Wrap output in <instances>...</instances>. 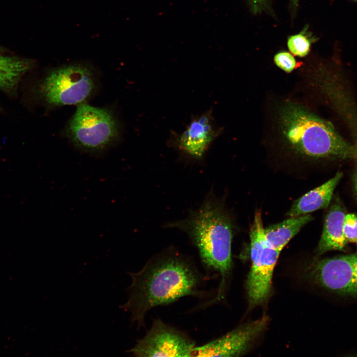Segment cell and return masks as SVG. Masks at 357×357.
<instances>
[{
	"mask_svg": "<svg viewBox=\"0 0 357 357\" xmlns=\"http://www.w3.org/2000/svg\"><path fill=\"white\" fill-rule=\"evenodd\" d=\"M343 232L347 242L357 245V217L353 213L346 214Z\"/></svg>",
	"mask_w": 357,
	"mask_h": 357,
	"instance_id": "2e32d148",
	"label": "cell"
},
{
	"mask_svg": "<svg viewBox=\"0 0 357 357\" xmlns=\"http://www.w3.org/2000/svg\"><path fill=\"white\" fill-rule=\"evenodd\" d=\"M310 45L309 39L301 33L289 37L287 41L290 52L299 57L306 56L310 51Z\"/></svg>",
	"mask_w": 357,
	"mask_h": 357,
	"instance_id": "9a60e30c",
	"label": "cell"
},
{
	"mask_svg": "<svg viewBox=\"0 0 357 357\" xmlns=\"http://www.w3.org/2000/svg\"><path fill=\"white\" fill-rule=\"evenodd\" d=\"M65 132L76 147L90 153L107 150L120 136L119 123L111 110L85 103L78 105Z\"/></svg>",
	"mask_w": 357,
	"mask_h": 357,
	"instance_id": "5b68a950",
	"label": "cell"
},
{
	"mask_svg": "<svg viewBox=\"0 0 357 357\" xmlns=\"http://www.w3.org/2000/svg\"><path fill=\"white\" fill-rule=\"evenodd\" d=\"M279 124L287 144L298 154L357 160V146L347 142L330 122L301 106L285 104L279 113Z\"/></svg>",
	"mask_w": 357,
	"mask_h": 357,
	"instance_id": "7a4b0ae2",
	"label": "cell"
},
{
	"mask_svg": "<svg viewBox=\"0 0 357 357\" xmlns=\"http://www.w3.org/2000/svg\"><path fill=\"white\" fill-rule=\"evenodd\" d=\"M94 68L84 62L66 64L49 70L39 83L38 94L49 108L85 103L96 91Z\"/></svg>",
	"mask_w": 357,
	"mask_h": 357,
	"instance_id": "277c9868",
	"label": "cell"
},
{
	"mask_svg": "<svg viewBox=\"0 0 357 357\" xmlns=\"http://www.w3.org/2000/svg\"><path fill=\"white\" fill-rule=\"evenodd\" d=\"M267 323L264 317L241 326L221 337L195 346L191 357H238L246 352Z\"/></svg>",
	"mask_w": 357,
	"mask_h": 357,
	"instance_id": "30bf717a",
	"label": "cell"
},
{
	"mask_svg": "<svg viewBox=\"0 0 357 357\" xmlns=\"http://www.w3.org/2000/svg\"><path fill=\"white\" fill-rule=\"evenodd\" d=\"M310 276L317 284L338 296L357 298V251L352 254L316 260Z\"/></svg>",
	"mask_w": 357,
	"mask_h": 357,
	"instance_id": "52a82bcc",
	"label": "cell"
},
{
	"mask_svg": "<svg viewBox=\"0 0 357 357\" xmlns=\"http://www.w3.org/2000/svg\"><path fill=\"white\" fill-rule=\"evenodd\" d=\"M354 185L356 194L357 196V169L355 172L354 178Z\"/></svg>",
	"mask_w": 357,
	"mask_h": 357,
	"instance_id": "d6986e66",
	"label": "cell"
},
{
	"mask_svg": "<svg viewBox=\"0 0 357 357\" xmlns=\"http://www.w3.org/2000/svg\"><path fill=\"white\" fill-rule=\"evenodd\" d=\"M168 226L184 231L197 248L204 266L220 274L219 295L232 266L233 227L222 206L209 195L186 219Z\"/></svg>",
	"mask_w": 357,
	"mask_h": 357,
	"instance_id": "3957f363",
	"label": "cell"
},
{
	"mask_svg": "<svg viewBox=\"0 0 357 357\" xmlns=\"http://www.w3.org/2000/svg\"><path fill=\"white\" fill-rule=\"evenodd\" d=\"M274 60L278 67L288 73L291 72L296 64L294 57L287 52L278 53L275 55Z\"/></svg>",
	"mask_w": 357,
	"mask_h": 357,
	"instance_id": "e0dca14e",
	"label": "cell"
},
{
	"mask_svg": "<svg viewBox=\"0 0 357 357\" xmlns=\"http://www.w3.org/2000/svg\"><path fill=\"white\" fill-rule=\"evenodd\" d=\"M251 270L246 282L250 304L264 302L271 291L272 275L280 252L266 240L261 213L256 211L250 230Z\"/></svg>",
	"mask_w": 357,
	"mask_h": 357,
	"instance_id": "8992f818",
	"label": "cell"
},
{
	"mask_svg": "<svg viewBox=\"0 0 357 357\" xmlns=\"http://www.w3.org/2000/svg\"><path fill=\"white\" fill-rule=\"evenodd\" d=\"M342 175V173L338 171L327 181L296 200L286 213V216L298 217L326 208Z\"/></svg>",
	"mask_w": 357,
	"mask_h": 357,
	"instance_id": "7c38bea8",
	"label": "cell"
},
{
	"mask_svg": "<svg viewBox=\"0 0 357 357\" xmlns=\"http://www.w3.org/2000/svg\"><path fill=\"white\" fill-rule=\"evenodd\" d=\"M352 0L357 3V0Z\"/></svg>",
	"mask_w": 357,
	"mask_h": 357,
	"instance_id": "44dd1931",
	"label": "cell"
},
{
	"mask_svg": "<svg viewBox=\"0 0 357 357\" xmlns=\"http://www.w3.org/2000/svg\"><path fill=\"white\" fill-rule=\"evenodd\" d=\"M127 301L120 306L131 313L137 329L144 326L147 313L187 296H199L203 278L194 263L183 255L168 250L151 258L139 271L129 273Z\"/></svg>",
	"mask_w": 357,
	"mask_h": 357,
	"instance_id": "6da1fadb",
	"label": "cell"
},
{
	"mask_svg": "<svg viewBox=\"0 0 357 357\" xmlns=\"http://www.w3.org/2000/svg\"><path fill=\"white\" fill-rule=\"evenodd\" d=\"M32 65L29 60L0 55V89L6 92L13 91Z\"/></svg>",
	"mask_w": 357,
	"mask_h": 357,
	"instance_id": "5bb4252c",
	"label": "cell"
},
{
	"mask_svg": "<svg viewBox=\"0 0 357 357\" xmlns=\"http://www.w3.org/2000/svg\"><path fill=\"white\" fill-rule=\"evenodd\" d=\"M195 346L186 335L157 319L127 352L135 357H191Z\"/></svg>",
	"mask_w": 357,
	"mask_h": 357,
	"instance_id": "ba28073f",
	"label": "cell"
},
{
	"mask_svg": "<svg viewBox=\"0 0 357 357\" xmlns=\"http://www.w3.org/2000/svg\"><path fill=\"white\" fill-rule=\"evenodd\" d=\"M313 218L309 214L291 217L268 226L264 228L265 238L272 247L281 252L289 241Z\"/></svg>",
	"mask_w": 357,
	"mask_h": 357,
	"instance_id": "4fadbf2b",
	"label": "cell"
},
{
	"mask_svg": "<svg viewBox=\"0 0 357 357\" xmlns=\"http://www.w3.org/2000/svg\"><path fill=\"white\" fill-rule=\"evenodd\" d=\"M219 133L210 109L193 116L181 133H174L171 137V144L182 154L200 160Z\"/></svg>",
	"mask_w": 357,
	"mask_h": 357,
	"instance_id": "9c48e42d",
	"label": "cell"
},
{
	"mask_svg": "<svg viewBox=\"0 0 357 357\" xmlns=\"http://www.w3.org/2000/svg\"><path fill=\"white\" fill-rule=\"evenodd\" d=\"M255 11L259 10L267 0H249Z\"/></svg>",
	"mask_w": 357,
	"mask_h": 357,
	"instance_id": "ac0fdd59",
	"label": "cell"
},
{
	"mask_svg": "<svg viewBox=\"0 0 357 357\" xmlns=\"http://www.w3.org/2000/svg\"><path fill=\"white\" fill-rule=\"evenodd\" d=\"M293 4L295 6H297L298 0H291Z\"/></svg>",
	"mask_w": 357,
	"mask_h": 357,
	"instance_id": "ffe728a7",
	"label": "cell"
},
{
	"mask_svg": "<svg viewBox=\"0 0 357 357\" xmlns=\"http://www.w3.org/2000/svg\"><path fill=\"white\" fill-rule=\"evenodd\" d=\"M346 213L339 202L333 204L328 212L324 223L323 229L319 241L317 253L318 255L331 250L344 251L347 241L343 232Z\"/></svg>",
	"mask_w": 357,
	"mask_h": 357,
	"instance_id": "8fae6325",
	"label": "cell"
}]
</instances>
